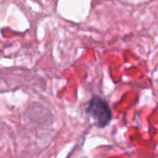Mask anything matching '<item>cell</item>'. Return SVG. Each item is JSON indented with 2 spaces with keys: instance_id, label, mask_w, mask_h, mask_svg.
Wrapping results in <instances>:
<instances>
[{
  "instance_id": "1",
  "label": "cell",
  "mask_w": 158,
  "mask_h": 158,
  "mask_svg": "<svg viewBox=\"0 0 158 158\" xmlns=\"http://www.w3.org/2000/svg\"><path fill=\"white\" fill-rule=\"evenodd\" d=\"M86 113L98 128H104L112 119V113L108 104L98 96H94L86 106Z\"/></svg>"
}]
</instances>
